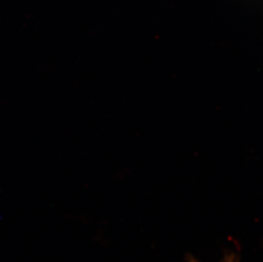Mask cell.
Here are the masks:
<instances>
[{
  "instance_id": "2",
  "label": "cell",
  "mask_w": 263,
  "mask_h": 262,
  "mask_svg": "<svg viewBox=\"0 0 263 262\" xmlns=\"http://www.w3.org/2000/svg\"><path fill=\"white\" fill-rule=\"evenodd\" d=\"M189 261H190V262H198V261H197L196 260H195V259H191V260H189Z\"/></svg>"
},
{
  "instance_id": "1",
  "label": "cell",
  "mask_w": 263,
  "mask_h": 262,
  "mask_svg": "<svg viewBox=\"0 0 263 262\" xmlns=\"http://www.w3.org/2000/svg\"><path fill=\"white\" fill-rule=\"evenodd\" d=\"M238 260L235 253H231V254L226 255L221 262H238Z\"/></svg>"
}]
</instances>
